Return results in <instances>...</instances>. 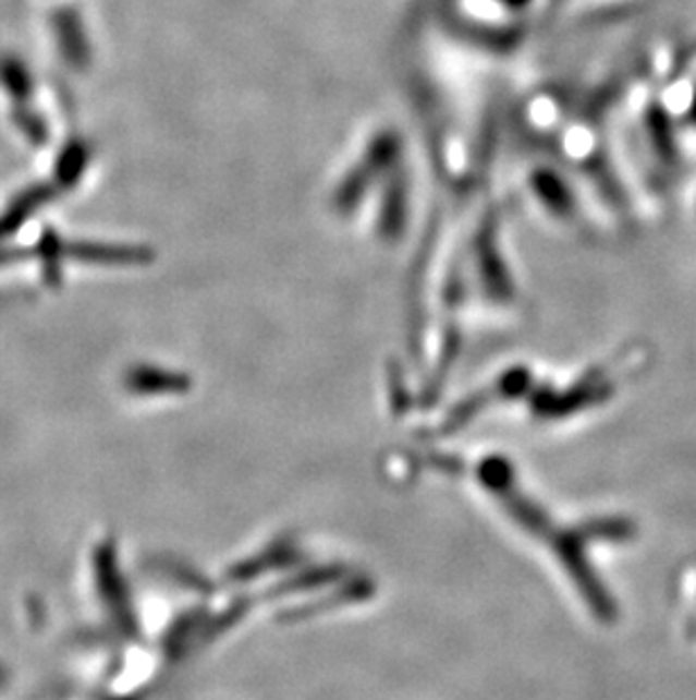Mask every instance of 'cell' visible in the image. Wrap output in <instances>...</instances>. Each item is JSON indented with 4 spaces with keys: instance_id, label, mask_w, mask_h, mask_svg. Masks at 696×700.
<instances>
[{
    "instance_id": "277c9868",
    "label": "cell",
    "mask_w": 696,
    "mask_h": 700,
    "mask_svg": "<svg viewBox=\"0 0 696 700\" xmlns=\"http://www.w3.org/2000/svg\"><path fill=\"white\" fill-rule=\"evenodd\" d=\"M479 476L484 481V485H487L489 490L493 492H502L506 487L513 485V472H511V467L506 460L502 458H489V460H484L481 462V470H479Z\"/></svg>"
},
{
    "instance_id": "5b68a950",
    "label": "cell",
    "mask_w": 696,
    "mask_h": 700,
    "mask_svg": "<svg viewBox=\"0 0 696 700\" xmlns=\"http://www.w3.org/2000/svg\"><path fill=\"white\" fill-rule=\"evenodd\" d=\"M692 119L696 121V100H694V105H692Z\"/></svg>"
},
{
    "instance_id": "6da1fadb",
    "label": "cell",
    "mask_w": 696,
    "mask_h": 700,
    "mask_svg": "<svg viewBox=\"0 0 696 700\" xmlns=\"http://www.w3.org/2000/svg\"><path fill=\"white\" fill-rule=\"evenodd\" d=\"M191 386L186 376L163 370H141L130 378V388L138 393H181Z\"/></svg>"
},
{
    "instance_id": "7a4b0ae2",
    "label": "cell",
    "mask_w": 696,
    "mask_h": 700,
    "mask_svg": "<svg viewBox=\"0 0 696 700\" xmlns=\"http://www.w3.org/2000/svg\"><path fill=\"white\" fill-rule=\"evenodd\" d=\"M536 191L538 197L548 204L550 209H554L559 216H570L572 207H574V200L567 191V186L557 178L554 172H540L536 174Z\"/></svg>"
},
{
    "instance_id": "3957f363",
    "label": "cell",
    "mask_w": 696,
    "mask_h": 700,
    "mask_svg": "<svg viewBox=\"0 0 696 700\" xmlns=\"http://www.w3.org/2000/svg\"><path fill=\"white\" fill-rule=\"evenodd\" d=\"M292 553L294 548L290 544H277V546H271L265 556H260L258 560H249L245 565H240L233 576L235 578H254L258 571L267 569V567H281V565H288L292 563Z\"/></svg>"
}]
</instances>
